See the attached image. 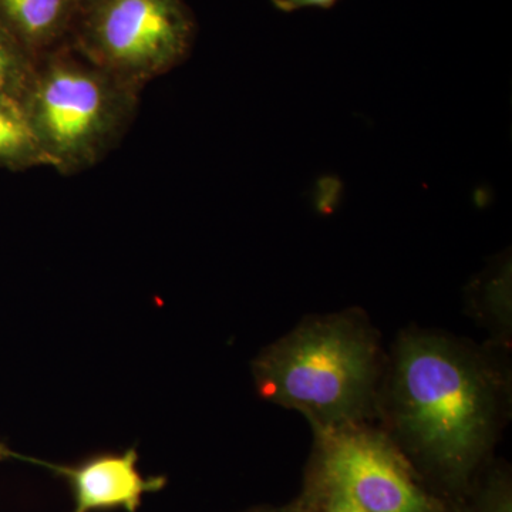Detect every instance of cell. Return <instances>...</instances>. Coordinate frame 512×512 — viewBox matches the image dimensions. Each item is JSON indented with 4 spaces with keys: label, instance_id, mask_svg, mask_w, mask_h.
<instances>
[{
    "label": "cell",
    "instance_id": "8fae6325",
    "mask_svg": "<svg viewBox=\"0 0 512 512\" xmlns=\"http://www.w3.org/2000/svg\"><path fill=\"white\" fill-rule=\"evenodd\" d=\"M286 512H370L336 485L306 473L301 494L286 505Z\"/></svg>",
    "mask_w": 512,
    "mask_h": 512
},
{
    "label": "cell",
    "instance_id": "5b68a950",
    "mask_svg": "<svg viewBox=\"0 0 512 512\" xmlns=\"http://www.w3.org/2000/svg\"><path fill=\"white\" fill-rule=\"evenodd\" d=\"M306 473L370 512H457L434 493L386 431L365 424L316 431Z\"/></svg>",
    "mask_w": 512,
    "mask_h": 512
},
{
    "label": "cell",
    "instance_id": "7a4b0ae2",
    "mask_svg": "<svg viewBox=\"0 0 512 512\" xmlns=\"http://www.w3.org/2000/svg\"><path fill=\"white\" fill-rule=\"evenodd\" d=\"M384 366L376 330L353 309L302 320L259 353L252 373L262 399L303 414L316 433L367 423Z\"/></svg>",
    "mask_w": 512,
    "mask_h": 512
},
{
    "label": "cell",
    "instance_id": "30bf717a",
    "mask_svg": "<svg viewBox=\"0 0 512 512\" xmlns=\"http://www.w3.org/2000/svg\"><path fill=\"white\" fill-rule=\"evenodd\" d=\"M35 60L0 23V96L22 104Z\"/></svg>",
    "mask_w": 512,
    "mask_h": 512
},
{
    "label": "cell",
    "instance_id": "277c9868",
    "mask_svg": "<svg viewBox=\"0 0 512 512\" xmlns=\"http://www.w3.org/2000/svg\"><path fill=\"white\" fill-rule=\"evenodd\" d=\"M197 32L184 0H82L69 46L143 92L190 57Z\"/></svg>",
    "mask_w": 512,
    "mask_h": 512
},
{
    "label": "cell",
    "instance_id": "4fadbf2b",
    "mask_svg": "<svg viewBox=\"0 0 512 512\" xmlns=\"http://www.w3.org/2000/svg\"><path fill=\"white\" fill-rule=\"evenodd\" d=\"M8 458H18V460L25 461V456L13 453V451H10L8 447L3 446V444L0 443V461L8 460Z\"/></svg>",
    "mask_w": 512,
    "mask_h": 512
},
{
    "label": "cell",
    "instance_id": "8992f818",
    "mask_svg": "<svg viewBox=\"0 0 512 512\" xmlns=\"http://www.w3.org/2000/svg\"><path fill=\"white\" fill-rule=\"evenodd\" d=\"M26 461L47 468L69 483L74 500L73 512H136L144 495L158 493L167 484L165 477L141 476L134 448L121 454H100L76 466L46 463L30 457H26Z\"/></svg>",
    "mask_w": 512,
    "mask_h": 512
},
{
    "label": "cell",
    "instance_id": "52a82bcc",
    "mask_svg": "<svg viewBox=\"0 0 512 512\" xmlns=\"http://www.w3.org/2000/svg\"><path fill=\"white\" fill-rule=\"evenodd\" d=\"M82 0H0V23L40 59L69 45Z\"/></svg>",
    "mask_w": 512,
    "mask_h": 512
},
{
    "label": "cell",
    "instance_id": "ba28073f",
    "mask_svg": "<svg viewBox=\"0 0 512 512\" xmlns=\"http://www.w3.org/2000/svg\"><path fill=\"white\" fill-rule=\"evenodd\" d=\"M0 167L10 171L50 168L22 104L0 96Z\"/></svg>",
    "mask_w": 512,
    "mask_h": 512
},
{
    "label": "cell",
    "instance_id": "3957f363",
    "mask_svg": "<svg viewBox=\"0 0 512 512\" xmlns=\"http://www.w3.org/2000/svg\"><path fill=\"white\" fill-rule=\"evenodd\" d=\"M140 96L67 45L36 60L22 109L50 168L74 175L116 150Z\"/></svg>",
    "mask_w": 512,
    "mask_h": 512
},
{
    "label": "cell",
    "instance_id": "7c38bea8",
    "mask_svg": "<svg viewBox=\"0 0 512 512\" xmlns=\"http://www.w3.org/2000/svg\"><path fill=\"white\" fill-rule=\"evenodd\" d=\"M276 10L282 13H293L303 9H332L339 0H271Z\"/></svg>",
    "mask_w": 512,
    "mask_h": 512
},
{
    "label": "cell",
    "instance_id": "6da1fadb",
    "mask_svg": "<svg viewBox=\"0 0 512 512\" xmlns=\"http://www.w3.org/2000/svg\"><path fill=\"white\" fill-rule=\"evenodd\" d=\"M507 379L497 362L446 333L406 330L386 360L377 409L423 480L457 507L490 463Z\"/></svg>",
    "mask_w": 512,
    "mask_h": 512
},
{
    "label": "cell",
    "instance_id": "5bb4252c",
    "mask_svg": "<svg viewBox=\"0 0 512 512\" xmlns=\"http://www.w3.org/2000/svg\"><path fill=\"white\" fill-rule=\"evenodd\" d=\"M242 512H286L285 507L275 508V507H256L251 508V510L242 511Z\"/></svg>",
    "mask_w": 512,
    "mask_h": 512
},
{
    "label": "cell",
    "instance_id": "9c48e42d",
    "mask_svg": "<svg viewBox=\"0 0 512 512\" xmlns=\"http://www.w3.org/2000/svg\"><path fill=\"white\" fill-rule=\"evenodd\" d=\"M457 512H512L511 473L505 466L490 463L484 467L476 483L464 500L456 507Z\"/></svg>",
    "mask_w": 512,
    "mask_h": 512
}]
</instances>
